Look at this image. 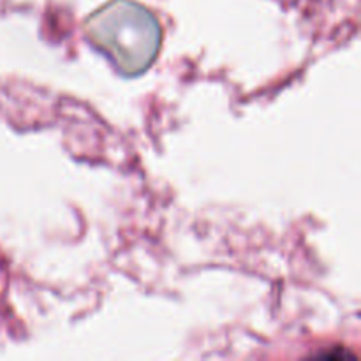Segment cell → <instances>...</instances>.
I'll return each mask as SVG.
<instances>
[{"label":"cell","mask_w":361,"mask_h":361,"mask_svg":"<svg viewBox=\"0 0 361 361\" xmlns=\"http://www.w3.org/2000/svg\"><path fill=\"white\" fill-rule=\"evenodd\" d=\"M92 44L126 76L147 71L161 48V25L140 4L115 0L88 18L85 25Z\"/></svg>","instance_id":"1"}]
</instances>
